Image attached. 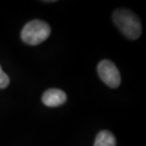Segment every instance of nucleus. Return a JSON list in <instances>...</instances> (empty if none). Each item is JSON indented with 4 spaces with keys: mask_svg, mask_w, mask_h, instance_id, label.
Wrapping results in <instances>:
<instances>
[{
    "mask_svg": "<svg viewBox=\"0 0 146 146\" xmlns=\"http://www.w3.org/2000/svg\"><path fill=\"white\" fill-rule=\"evenodd\" d=\"M50 34V27L42 20H33L27 23L21 31L23 42L28 45L36 46L46 40Z\"/></svg>",
    "mask_w": 146,
    "mask_h": 146,
    "instance_id": "2",
    "label": "nucleus"
},
{
    "mask_svg": "<svg viewBox=\"0 0 146 146\" xmlns=\"http://www.w3.org/2000/svg\"><path fill=\"white\" fill-rule=\"evenodd\" d=\"M113 21L122 34L136 40L141 34V23L135 13L126 9H119L113 13Z\"/></svg>",
    "mask_w": 146,
    "mask_h": 146,
    "instance_id": "1",
    "label": "nucleus"
},
{
    "mask_svg": "<svg viewBox=\"0 0 146 146\" xmlns=\"http://www.w3.org/2000/svg\"><path fill=\"white\" fill-rule=\"evenodd\" d=\"M66 101V94L63 90L57 88L48 89L42 96V102L48 107H56L62 106Z\"/></svg>",
    "mask_w": 146,
    "mask_h": 146,
    "instance_id": "4",
    "label": "nucleus"
},
{
    "mask_svg": "<svg viewBox=\"0 0 146 146\" xmlns=\"http://www.w3.org/2000/svg\"><path fill=\"white\" fill-rule=\"evenodd\" d=\"M97 70L101 80L109 87L116 88L121 84V74L113 62L109 60L101 61Z\"/></svg>",
    "mask_w": 146,
    "mask_h": 146,
    "instance_id": "3",
    "label": "nucleus"
},
{
    "mask_svg": "<svg viewBox=\"0 0 146 146\" xmlns=\"http://www.w3.org/2000/svg\"><path fill=\"white\" fill-rule=\"evenodd\" d=\"M94 146H116V139L109 131H100L95 139Z\"/></svg>",
    "mask_w": 146,
    "mask_h": 146,
    "instance_id": "5",
    "label": "nucleus"
},
{
    "mask_svg": "<svg viewBox=\"0 0 146 146\" xmlns=\"http://www.w3.org/2000/svg\"><path fill=\"white\" fill-rule=\"evenodd\" d=\"M10 84V78L0 66V88H6Z\"/></svg>",
    "mask_w": 146,
    "mask_h": 146,
    "instance_id": "6",
    "label": "nucleus"
}]
</instances>
